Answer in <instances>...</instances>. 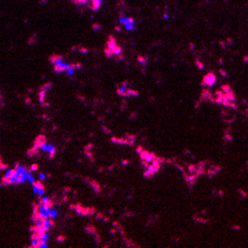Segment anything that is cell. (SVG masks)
I'll return each instance as SVG.
<instances>
[{
    "instance_id": "2",
    "label": "cell",
    "mask_w": 248,
    "mask_h": 248,
    "mask_svg": "<svg viewBox=\"0 0 248 248\" xmlns=\"http://www.w3.org/2000/svg\"><path fill=\"white\" fill-rule=\"evenodd\" d=\"M120 22L125 29L128 30H133L134 29V19L133 18H124V17H120Z\"/></svg>"
},
{
    "instance_id": "5",
    "label": "cell",
    "mask_w": 248,
    "mask_h": 248,
    "mask_svg": "<svg viewBox=\"0 0 248 248\" xmlns=\"http://www.w3.org/2000/svg\"><path fill=\"white\" fill-rule=\"evenodd\" d=\"M44 143H46V138L43 137V135H39V137L36 138V141H35V146H36V148H39V149H40V148L44 145Z\"/></svg>"
},
{
    "instance_id": "7",
    "label": "cell",
    "mask_w": 248,
    "mask_h": 248,
    "mask_svg": "<svg viewBox=\"0 0 248 248\" xmlns=\"http://www.w3.org/2000/svg\"><path fill=\"white\" fill-rule=\"evenodd\" d=\"M4 168H7V166H6V164H3V163H1V160H0V170H4Z\"/></svg>"
},
{
    "instance_id": "6",
    "label": "cell",
    "mask_w": 248,
    "mask_h": 248,
    "mask_svg": "<svg viewBox=\"0 0 248 248\" xmlns=\"http://www.w3.org/2000/svg\"><path fill=\"white\" fill-rule=\"evenodd\" d=\"M50 61H51V63H57V62H59V61H62V57L61 55H57V54H55V55H51V57H50Z\"/></svg>"
},
{
    "instance_id": "3",
    "label": "cell",
    "mask_w": 248,
    "mask_h": 248,
    "mask_svg": "<svg viewBox=\"0 0 248 248\" xmlns=\"http://www.w3.org/2000/svg\"><path fill=\"white\" fill-rule=\"evenodd\" d=\"M30 247H33V248L47 247V240H35V241H32Z\"/></svg>"
},
{
    "instance_id": "1",
    "label": "cell",
    "mask_w": 248,
    "mask_h": 248,
    "mask_svg": "<svg viewBox=\"0 0 248 248\" xmlns=\"http://www.w3.org/2000/svg\"><path fill=\"white\" fill-rule=\"evenodd\" d=\"M30 183H32V186H33V192H35L36 195H39V196L44 195L46 187H44V185H43V182H42V181H36V179H33Z\"/></svg>"
},
{
    "instance_id": "4",
    "label": "cell",
    "mask_w": 248,
    "mask_h": 248,
    "mask_svg": "<svg viewBox=\"0 0 248 248\" xmlns=\"http://www.w3.org/2000/svg\"><path fill=\"white\" fill-rule=\"evenodd\" d=\"M214 83H215V77H214L212 73H210V75H207V76L204 77V84H207V86H212Z\"/></svg>"
}]
</instances>
